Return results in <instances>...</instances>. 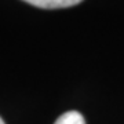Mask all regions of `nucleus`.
Returning <instances> with one entry per match:
<instances>
[{
  "label": "nucleus",
  "instance_id": "1",
  "mask_svg": "<svg viewBox=\"0 0 124 124\" xmlns=\"http://www.w3.org/2000/svg\"><path fill=\"white\" fill-rule=\"evenodd\" d=\"M25 3L39 8H46V10H54V8H66L81 3L83 0H22Z\"/></svg>",
  "mask_w": 124,
  "mask_h": 124
},
{
  "label": "nucleus",
  "instance_id": "3",
  "mask_svg": "<svg viewBox=\"0 0 124 124\" xmlns=\"http://www.w3.org/2000/svg\"><path fill=\"white\" fill-rule=\"evenodd\" d=\"M0 124H6L4 121H3V119H1V117H0Z\"/></svg>",
  "mask_w": 124,
  "mask_h": 124
},
{
  "label": "nucleus",
  "instance_id": "2",
  "mask_svg": "<svg viewBox=\"0 0 124 124\" xmlns=\"http://www.w3.org/2000/svg\"><path fill=\"white\" fill-rule=\"evenodd\" d=\"M54 124H85L84 117L81 116V113L76 110H69L62 113Z\"/></svg>",
  "mask_w": 124,
  "mask_h": 124
}]
</instances>
